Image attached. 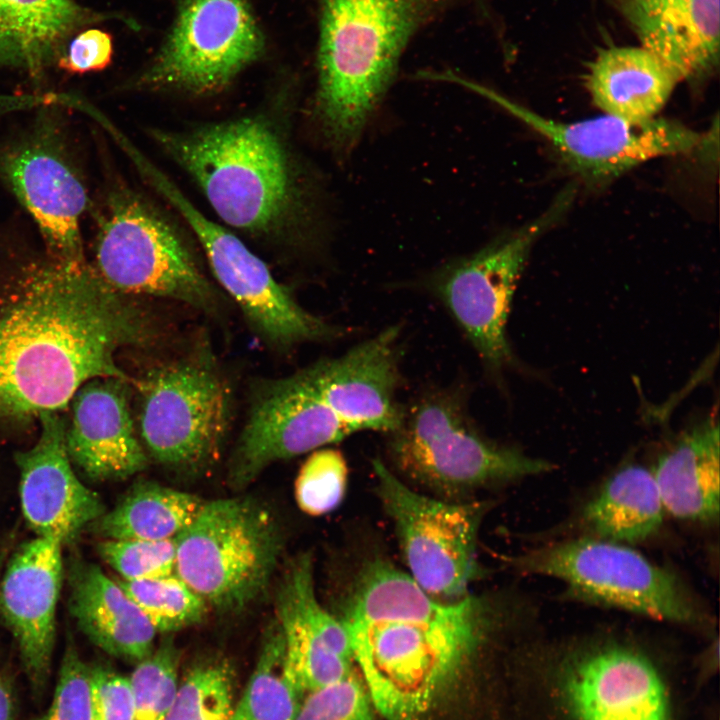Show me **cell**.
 <instances>
[{
    "label": "cell",
    "instance_id": "obj_5",
    "mask_svg": "<svg viewBox=\"0 0 720 720\" xmlns=\"http://www.w3.org/2000/svg\"><path fill=\"white\" fill-rule=\"evenodd\" d=\"M388 453L402 475L439 493L458 494L534 476L554 464L499 445L482 435L462 393H425L389 434Z\"/></svg>",
    "mask_w": 720,
    "mask_h": 720
},
{
    "label": "cell",
    "instance_id": "obj_28",
    "mask_svg": "<svg viewBox=\"0 0 720 720\" xmlns=\"http://www.w3.org/2000/svg\"><path fill=\"white\" fill-rule=\"evenodd\" d=\"M637 35L679 82L704 80L719 63V0H682Z\"/></svg>",
    "mask_w": 720,
    "mask_h": 720
},
{
    "label": "cell",
    "instance_id": "obj_3",
    "mask_svg": "<svg viewBox=\"0 0 720 720\" xmlns=\"http://www.w3.org/2000/svg\"><path fill=\"white\" fill-rule=\"evenodd\" d=\"M446 0H320L315 115L348 152L390 87L412 37Z\"/></svg>",
    "mask_w": 720,
    "mask_h": 720
},
{
    "label": "cell",
    "instance_id": "obj_38",
    "mask_svg": "<svg viewBox=\"0 0 720 720\" xmlns=\"http://www.w3.org/2000/svg\"><path fill=\"white\" fill-rule=\"evenodd\" d=\"M91 720H132L129 677L101 665L90 666Z\"/></svg>",
    "mask_w": 720,
    "mask_h": 720
},
{
    "label": "cell",
    "instance_id": "obj_31",
    "mask_svg": "<svg viewBox=\"0 0 720 720\" xmlns=\"http://www.w3.org/2000/svg\"><path fill=\"white\" fill-rule=\"evenodd\" d=\"M117 583L135 602L156 632H174L203 620L208 604L176 573Z\"/></svg>",
    "mask_w": 720,
    "mask_h": 720
},
{
    "label": "cell",
    "instance_id": "obj_24",
    "mask_svg": "<svg viewBox=\"0 0 720 720\" xmlns=\"http://www.w3.org/2000/svg\"><path fill=\"white\" fill-rule=\"evenodd\" d=\"M111 18L73 0H0V70L39 79L75 32Z\"/></svg>",
    "mask_w": 720,
    "mask_h": 720
},
{
    "label": "cell",
    "instance_id": "obj_21",
    "mask_svg": "<svg viewBox=\"0 0 720 720\" xmlns=\"http://www.w3.org/2000/svg\"><path fill=\"white\" fill-rule=\"evenodd\" d=\"M313 572L311 555L300 554L289 563L276 594L287 665L305 694L347 677L355 663L344 625L317 598Z\"/></svg>",
    "mask_w": 720,
    "mask_h": 720
},
{
    "label": "cell",
    "instance_id": "obj_30",
    "mask_svg": "<svg viewBox=\"0 0 720 720\" xmlns=\"http://www.w3.org/2000/svg\"><path fill=\"white\" fill-rule=\"evenodd\" d=\"M306 695L289 670L284 634L275 620L234 710L243 720H294Z\"/></svg>",
    "mask_w": 720,
    "mask_h": 720
},
{
    "label": "cell",
    "instance_id": "obj_1",
    "mask_svg": "<svg viewBox=\"0 0 720 720\" xmlns=\"http://www.w3.org/2000/svg\"><path fill=\"white\" fill-rule=\"evenodd\" d=\"M26 272L0 311V416L59 413L93 379L131 382L116 354L154 340L147 312L86 261L50 258Z\"/></svg>",
    "mask_w": 720,
    "mask_h": 720
},
{
    "label": "cell",
    "instance_id": "obj_2",
    "mask_svg": "<svg viewBox=\"0 0 720 720\" xmlns=\"http://www.w3.org/2000/svg\"><path fill=\"white\" fill-rule=\"evenodd\" d=\"M502 616L489 599L441 600L375 559L359 572L339 617L373 707L417 720L454 680Z\"/></svg>",
    "mask_w": 720,
    "mask_h": 720
},
{
    "label": "cell",
    "instance_id": "obj_18",
    "mask_svg": "<svg viewBox=\"0 0 720 720\" xmlns=\"http://www.w3.org/2000/svg\"><path fill=\"white\" fill-rule=\"evenodd\" d=\"M63 546L56 537L36 536L12 554L0 579V617L38 691L45 687L51 671Z\"/></svg>",
    "mask_w": 720,
    "mask_h": 720
},
{
    "label": "cell",
    "instance_id": "obj_11",
    "mask_svg": "<svg viewBox=\"0 0 720 720\" xmlns=\"http://www.w3.org/2000/svg\"><path fill=\"white\" fill-rule=\"evenodd\" d=\"M140 170L191 227L218 283L262 343L287 351L343 335L341 328L306 310L257 255L234 234L206 218L156 166L145 160Z\"/></svg>",
    "mask_w": 720,
    "mask_h": 720
},
{
    "label": "cell",
    "instance_id": "obj_26",
    "mask_svg": "<svg viewBox=\"0 0 720 720\" xmlns=\"http://www.w3.org/2000/svg\"><path fill=\"white\" fill-rule=\"evenodd\" d=\"M676 75L643 46H609L588 66L586 87L605 114L631 122L656 118L669 100Z\"/></svg>",
    "mask_w": 720,
    "mask_h": 720
},
{
    "label": "cell",
    "instance_id": "obj_13",
    "mask_svg": "<svg viewBox=\"0 0 720 720\" xmlns=\"http://www.w3.org/2000/svg\"><path fill=\"white\" fill-rule=\"evenodd\" d=\"M452 81L488 98L537 132L570 171L592 184L616 179L649 160L690 154L710 143L709 135L665 118L631 122L605 114L576 122L556 121L468 79L454 75Z\"/></svg>",
    "mask_w": 720,
    "mask_h": 720
},
{
    "label": "cell",
    "instance_id": "obj_43",
    "mask_svg": "<svg viewBox=\"0 0 720 720\" xmlns=\"http://www.w3.org/2000/svg\"><path fill=\"white\" fill-rule=\"evenodd\" d=\"M230 720H243L234 710L233 715L231 716Z\"/></svg>",
    "mask_w": 720,
    "mask_h": 720
},
{
    "label": "cell",
    "instance_id": "obj_40",
    "mask_svg": "<svg viewBox=\"0 0 720 720\" xmlns=\"http://www.w3.org/2000/svg\"><path fill=\"white\" fill-rule=\"evenodd\" d=\"M616 7L637 34L682 0H615Z\"/></svg>",
    "mask_w": 720,
    "mask_h": 720
},
{
    "label": "cell",
    "instance_id": "obj_9",
    "mask_svg": "<svg viewBox=\"0 0 720 720\" xmlns=\"http://www.w3.org/2000/svg\"><path fill=\"white\" fill-rule=\"evenodd\" d=\"M96 242L100 276L124 294L182 302L209 316L223 312V294L207 279L175 230L135 194H110Z\"/></svg>",
    "mask_w": 720,
    "mask_h": 720
},
{
    "label": "cell",
    "instance_id": "obj_8",
    "mask_svg": "<svg viewBox=\"0 0 720 720\" xmlns=\"http://www.w3.org/2000/svg\"><path fill=\"white\" fill-rule=\"evenodd\" d=\"M142 445L159 464L198 472L219 456L232 419V390L211 351L200 348L136 381Z\"/></svg>",
    "mask_w": 720,
    "mask_h": 720
},
{
    "label": "cell",
    "instance_id": "obj_23",
    "mask_svg": "<svg viewBox=\"0 0 720 720\" xmlns=\"http://www.w3.org/2000/svg\"><path fill=\"white\" fill-rule=\"evenodd\" d=\"M68 576L70 614L91 642L138 662L152 653L157 632L117 581L80 558L72 561Z\"/></svg>",
    "mask_w": 720,
    "mask_h": 720
},
{
    "label": "cell",
    "instance_id": "obj_42",
    "mask_svg": "<svg viewBox=\"0 0 720 720\" xmlns=\"http://www.w3.org/2000/svg\"><path fill=\"white\" fill-rule=\"evenodd\" d=\"M8 545L7 544H1L0 545V574L2 572V568L4 567L5 559L7 556L8 551Z\"/></svg>",
    "mask_w": 720,
    "mask_h": 720
},
{
    "label": "cell",
    "instance_id": "obj_19",
    "mask_svg": "<svg viewBox=\"0 0 720 720\" xmlns=\"http://www.w3.org/2000/svg\"><path fill=\"white\" fill-rule=\"evenodd\" d=\"M40 435L16 454L22 513L36 536L71 543L105 512L99 495L76 475L66 447V421L59 413L39 417Z\"/></svg>",
    "mask_w": 720,
    "mask_h": 720
},
{
    "label": "cell",
    "instance_id": "obj_10",
    "mask_svg": "<svg viewBox=\"0 0 720 720\" xmlns=\"http://www.w3.org/2000/svg\"><path fill=\"white\" fill-rule=\"evenodd\" d=\"M568 188L532 222L432 273L428 289L446 308L480 360L493 372L513 362L507 322L513 295L535 242L564 214Z\"/></svg>",
    "mask_w": 720,
    "mask_h": 720
},
{
    "label": "cell",
    "instance_id": "obj_32",
    "mask_svg": "<svg viewBox=\"0 0 720 720\" xmlns=\"http://www.w3.org/2000/svg\"><path fill=\"white\" fill-rule=\"evenodd\" d=\"M234 708L229 669L207 663L190 670L178 685L165 720H230Z\"/></svg>",
    "mask_w": 720,
    "mask_h": 720
},
{
    "label": "cell",
    "instance_id": "obj_22",
    "mask_svg": "<svg viewBox=\"0 0 720 720\" xmlns=\"http://www.w3.org/2000/svg\"><path fill=\"white\" fill-rule=\"evenodd\" d=\"M129 382L118 378L90 380L70 402L67 451L71 462L93 481L126 479L148 465L129 410Z\"/></svg>",
    "mask_w": 720,
    "mask_h": 720
},
{
    "label": "cell",
    "instance_id": "obj_41",
    "mask_svg": "<svg viewBox=\"0 0 720 720\" xmlns=\"http://www.w3.org/2000/svg\"><path fill=\"white\" fill-rule=\"evenodd\" d=\"M15 698L10 680L0 673V720H15Z\"/></svg>",
    "mask_w": 720,
    "mask_h": 720
},
{
    "label": "cell",
    "instance_id": "obj_4",
    "mask_svg": "<svg viewBox=\"0 0 720 720\" xmlns=\"http://www.w3.org/2000/svg\"><path fill=\"white\" fill-rule=\"evenodd\" d=\"M152 135L196 181L218 216L235 228L272 230L299 202L285 146L262 119L246 117L184 132L152 130Z\"/></svg>",
    "mask_w": 720,
    "mask_h": 720
},
{
    "label": "cell",
    "instance_id": "obj_29",
    "mask_svg": "<svg viewBox=\"0 0 720 720\" xmlns=\"http://www.w3.org/2000/svg\"><path fill=\"white\" fill-rule=\"evenodd\" d=\"M204 502L187 492L140 481L89 528L103 539H172L193 522Z\"/></svg>",
    "mask_w": 720,
    "mask_h": 720
},
{
    "label": "cell",
    "instance_id": "obj_34",
    "mask_svg": "<svg viewBox=\"0 0 720 720\" xmlns=\"http://www.w3.org/2000/svg\"><path fill=\"white\" fill-rule=\"evenodd\" d=\"M347 480L348 467L340 451L328 447L314 450L296 477L297 505L312 516L331 512L342 502Z\"/></svg>",
    "mask_w": 720,
    "mask_h": 720
},
{
    "label": "cell",
    "instance_id": "obj_36",
    "mask_svg": "<svg viewBox=\"0 0 720 720\" xmlns=\"http://www.w3.org/2000/svg\"><path fill=\"white\" fill-rule=\"evenodd\" d=\"M294 720H375L364 682L347 677L308 693Z\"/></svg>",
    "mask_w": 720,
    "mask_h": 720
},
{
    "label": "cell",
    "instance_id": "obj_14",
    "mask_svg": "<svg viewBox=\"0 0 720 720\" xmlns=\"http://www.w3.org/2000/svg\"><path fill=\"white\" fill-rule=\"evenodd\" d=\"M0 179L34 219L50 258L85 262L80 219L87 188L56 113H39L28 128L0 143Z\"/></svg>",
    "mask_w": 720,
    "mask_h": 720
},
{
    "label": "cell",
    "instance_id": "obj_15",
    "mask_svg": "<svg viewBox=\"0 0 720 720\" xmlns=\"http://www.w3.org/2000/svg\"><path fill=\"white\" fill-rule=\"evenodd\" d=\"M263 48L247 0H182L167 40L138 83L198 94L216 92Z\"/></svg>",
    "mask_w": 720,
    "mask_h": 720
},
{
    "label": "cell",
    "instance_id": "obj_7",
    "mask_svg": "<svg viewBox=\"0 0 720 720\" xmlns=\"http://www.w3.org/2000/svg\"><path fill=\"white\" fill-rule=\"evenodd\" d=\"M526 574L560 580L568 598L655 620L703 626L709 614L672 570L629 545L580 536L505 557Z\"/></svg>",
    "mask_w": 720,
    "mask_h": 720
},
{
    "label": "cell",
    "instance_id": "obj_25",
    "mask_svg": "<svg viewBox=\"0 0 720 720\" xmlns=\"http://www.w3.org/2000/svg\"><path fill=\"white\" fill-rule=\"evenodd\" d=\"M654 476L665 513L711 524L719 518L720 432L710 415L683 432L658 457Z\"/></svg>",
    "mask_w": 720,
    "mask_h": 720
},
{
    "label": "cell",
    "instance_id": "obj_6",
    "mask_svg": "<svg viewBox=\"0 0 720 720\" xmlns=\"http://www.w3.org/2000/svg\"><path fill=\"white\" fill-rule=\"evenodd\" d=\"M175 542V573L224 613L240 612L264 595L283 550L277 519L250 497L204 502Z\"/></svg>",
    "mask_w": 720,
    "mask_h": 720
},
{
    "label": "cell",
    "instance_id": "obj_27",
    "mask_svg": "<svg viewBox=\"0 0 720 720\" xmlns=\"http://www.w3.org/2000/svg\"><path fill=\"white\" fill-rule=\"evenodd\" d=\"M664 514L652 471L630 463L613 473L586 503L578 525L584 536L630 545L654 536Z\"/></svg>",
    "mask_w": 720,
    "mask_h": 720
},
{
    "label": "cell",
    "instance_id": "obj_35",
    "mask_svg": "<svg viewBox=\"0 0 720 720\" xmlns=\"http://www.w3.org/2000/svg\"><path fill=\"white\" fill-rule=\"evenodd\" d=\"M97 550L100 557L125 580L153 579L175 573V538L103 539Z\"/></svg>",
    "mask_w": 720,
    "mask_h": 720
},
{
    "label": "cell",
    "instance_id": "obj_37",
    "mask_svg": "<svg viewBox=\"0 0 720 720\" xmlns=\"http://www.w3.org/2000/svg\"><path fill=\"white\" fill-rule=\"evenodd\" d=\"M37 720H91L90 665L71 640L63 654L51 704Z\"/></svg>",
    "mask_w": 720,
    "mask_h": 720
},
{
    "label": "cell",
    "instance_id": "obj_39",
    "mask_svg": "<svg viewBox=\"0 0 720 720\" xmlns=\"http://www.w3.org/2000/svg\"><path fill=\"white\" fill-rule=\"evenodd\" d=\"M112 54L111 35L98 28H89L71 39L56 64L71 74L100 71L111 63Z\"/></svg>",
    "mask_w": 720,
    "mask_h": 720
},
{
    "label": "cell",
    "instance_id": "obj_33",
    "mask_svg": "<svg viewBox=\"0 0 720 720\" xmlns=\"http://www.w3.org/2000/svg\"><path fill=\"white\" fill-rule=\"evenodd\" d=\"M178 660V650L167 639L138 662L129 676L133 695L132 720H165L179 685Z\"/></svg>",
    "mask_w": 720,
    "mask_h": 720
},
{
    "label": "cell",
    "instance_id": "obj_17",
    "mask_svg": "<svg viewBox=\"0 0 720 720\" xmlns=\"http://www.w3.org/2000/svg\"><path fill=\"white\" fill-rule=\"evenodd\" d=\"M400 330L390 326L338 357L303 368L324 402L354 433L390 434L403 420L405 408L397 400Z\"/></svg>",
    "mask_w": 720,
    "mask_h": 720
},
{
    "label": "cell",
    "instance_id": "obj_20",
    "mask_svg": "<svg viewBox=\"0 0 720 720\" xmlns=\"http://www.w3.org/2000/svg\"><path fill=\"white\" fill-rule=\"evenodd\" d=\"M566 696L577 720H670L668 695L641 652L606 643L569 662Z\"/></svg>",
    "mask_w": 720,
    "mask_h": 720
},
{
    "label": "cell",
    "instance_id": "obj_16",
    "mask_svg": "<svg viewBox=\"0 0 720 720\" xmlns=\"http://www.w3.org/2000/svg\"><path fill=\"white\" fill-rule=\"evenodd\" d=\"M354 432L324 402L303 369L251 385L248 411L228 465L233 488L271 464L339 442Z\"/></svg>",
    "mask_w": 720,
    "mask_h": 720
},
{
    "label": "cell",
    "instance_id": "obj_12",
    "mask_svg": "<svg viewBox=\"0 0 720 720\" xmlns=\"http://www.w3.org/2000/svg\"><path fill=\"white\" fill-rule=\"evenodd\" d=\"M376 492L391 518L409 575L441 600L467 595L479 575L480 524L489 502H448L406 485L381 460L372 462Z\"/></svg>",
    "mask_w": 720,
    "mask_h": 720
}]
</instances>
